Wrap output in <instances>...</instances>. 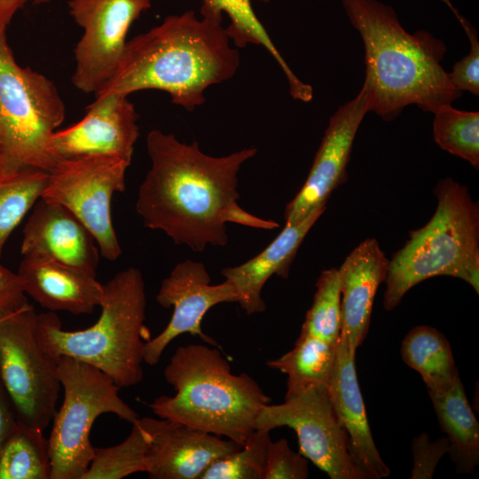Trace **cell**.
<instances>
[{"label": "cell", "mask_w": 479, "mask_h": 479, "mask_svg": "<svg viewBox=\"0 0 479 479\" xmlns=\"http://www.w3.org/2000/svg\"><path fill=\"white\" fill-rule=\"evenodd\" d=\"M146 149L151 167L136 202L145 227L160 230L194 252H203L208 245L226 246L227 223L264 230L279 227L238 204V173L256 154V147L215 157L204 153L197 141L183 143L173 134L153 130Z\"/></svg>", "instance_id": "cell-1"}, {"label": "cell", "mask_w": 479, "mask_h": 479, "mask_svg": "<svg viewBox=\"0 0 479 479\" xmlns=\"http://www.w3.org/2000/svg\"><path fill=\"white\" fill-rule=\"evenodd\" d=\"M240 63L223 18L189 10L129 40L114 75L95 96L158 90L192 112L204 104L208 87L233 77Z\"/></svg>", "instance_id": "cell-2"}, {"label": "cell", "mask_w": 479, "mask_h": 479, "mask_svg": "<svg viewBox=\"0 0 479 479\" xmlns=\"http://www.w3.org/2000/svg\"><path fill=\"white\" fill-rule=\"evenodd\" d=\"M365 46L370 112L383 120L397 118L409 105L435 113L462 95L441 61L444 43L427 31L408 33L389 5L378 0H341Z\"/></svg>", "instance_id": "cell-3"}, {"label": "cell", "mask_w": 479, "mask_h": 479, "mask_svg": "<svg viewBox=\"0 0 479 479\" xmlns=\"http://www.w3.org/2000/svg\"><path fill=\"white\" fill-rule=\"evenodd\" d=\"M164 377L176 394L147 404L156 416L240 445L255 429L261 410L271 401L250 375L232 373L221 352L203 344L178 347Z\"/></svg>", "instance_id": "cell-4"}, {"label": "cell", "mask_w": 479, "mask_h": 479, "mask_svg": "<svg viewBox=\"0 0 479 479\" xmlns=\"http://www.w3.org/2000/svg\"><path fill=\"white\" fill-rule=\"evenodd\" d=\"M99 307L98 321L77 331L62 329L53 311L38 314V342L56 360L67 356L91 365L120 388L137 385L143 379L144 348L150 339L140 270L129 267L103 284Z\"/></svg>", "instance_id": "cell-5"}, {"label": "cell", "mask_w": 479, "mask_h": 479, "mask_svg": "<svg viewBox=\"0 0 479 479\" xmlns=\"http://www.w3.org/2000/svg\"><path fill=\"white\" fill-rule=\"evenodd\" d=\"M431 219L410 232L389 260L383 308L392 310L420 282L436 276L458 278L479 292V206L467 188L448 177L434 190Z\"/></svg>", "instance_id": "cell-6"}, {"label": "cell", "mask_w": 479, "mask_h": 479, "mask_svg": "<svg viewBox=\"0 0 479 479\" xmlns=\"http://www.w3.org/2000/svg\"><path fill=\"white\" fill-rule=\"evenodd\" d=\"M55 84L20 66L0 33V175L24 169L50 171L58 161L50 139L65 119Z\"/></svg>", "instance_id": "cell-7"}, {"label": "cell", "mask_w": 479, "mask_h": 479, "mask_svg": "<svg viewBox=\"0 0 479 479\" xmlns=\"http://www.w3.org/2000/svg\"><path fill=\"white\" fill-rule=\"evenodd\" d=\"M57 361L64 399L48 438L51 479H82L94 454L90 435L98 417L114 413L132 424L138 416L119 396L120 387L98 368L67 356Z\"/></svg>", "instance_id": "cell-8"}, {"label": "cell", "mask_w": 479, "mask_h": 479, "mask_svg": "<svg viewBox=\"0 0 479 479\" xmlns=\"http://www.w3.org/2000/svg\"><path fill=\"white\" fill-rule=\"evenodd\" d=\"M37 313L29 303L0 312V379L18 420L44 430L57 411L58 361L40 345Z\"/></svg>", "instance_id": "cell-9"}, {"label": "cell", "mask_w": 479, "mask_h": 479, "mask_svg": "<svg viewBox=\"0 0 479 479\" xmlns=\"http://www.w3.org/2000/svg\"><path fill=\"white\" fill-rule=\"evenodd\" d=\"M130 164L111 156L59 160L41 198L69 209L92 233L101 255L116 261L122 248L112 220V198L126 188Z\"/></svg>", "instance_id": "cell-10"}, {"label": "cell", "mask_w": 479, "mask_h": 479, "mask_svg": "<svg viewBox=\"0 0 479 479\" xmlns=\"http://www.w3.org/2000/svg\"><path fill=\"white\" fill-rule=\"evenodd\" d=\"M288 427L298 437L300 453L331 479H366L354 463L344 428L326 387H314L267 404L259 412L255 428Z\"/></svg>", "instance_id": "cell-11"}, {"label": "cell", "mask_w": 479, "mask_h": 479, "mask_svg": "<svg viewBox=\"0 0 479 479\" xmlns=\"http://www.w3.org/2000/svg\"><path fill=\"white\" fill-rule=\"evenodd\" d=\"M151 7V0H70L69 13L82 28L75 48L72 82L97 95L121 62L133 22Z\"/></svg>", "instance_id": "cell-12"}, {"label": "cell", "mask_w": 479, "mask_h": 479, "mask_svg": "<svg viewBox=\"0 0 479 479\" xmlns=\"http://www.w3.org/2000/svg\"><path fill=\"white\" fill-rule=\"evenodd\" d=\"M156 301L161 307H173V313L166 327L145 344L144 362L149 365H156L167 346L183 334L199 336L216 346V342L202 331L201 321L212 307L223 302H237L238 295L226 279L212 285L202 263L185 260L178 263L162 280Z\"/></svg>", "instance_id": "cell-13"}, {"label": "cell", "mask_w": 479, "mask_h": 479, "mask_svg": "<svg viewBox=\"0 0 479 479\" xmlns=\"http://www.w3.org/2000/svg\"><path fill=\"white\" fill-rule=\"evenodd\" d=\"M370 90L364 82L356 98L339 106L331 116L308 177L286 207V225L302 221L326 204L331 193L347 180L353 142L364 116L370 112Z\"/></svg>", "instance_id": "cell-14"}, {"label": "cell", "mask_w": 479, "mask_h": 479, "mask_svg": "<svg viewBox=\"0 0 479 479\" xmlns=\"http://www.w3.org/2000/svg\"><path fill=\"white\" fill-rule=\"evenodd\" d=\"M137 118L128 96L98 95L82 119L52 134L50 151L57 161L111 156L130 164L139 136Z\"/></svg>", "instance_id": "cell-15"}, {"label": "cell", "mask_w": 479, "mask_h": 479, "mask_svg": "<svg viewBox=\"0 0 479 479\" xmlns=\"http://www.w3.org/2000/svg\"><path fill=\"white\" fill-rule=\"evenodd\" d=\"M139 420L149 437L145 472L152 479H200L213 462L241 447L169 420L144 417Z\"/></svg>", "instance_id": "cell-16"}, {"label": "cell", "mask_w": 479, "mask_h": 479, "mask_svg": "<svg viewBox=\"0 0 479 479\" xmlns=\"http://www.w3.org/2000/svg\"><path fill=\"white\" fill-rule=\"evenodd\" d=\"M37 255L96 276L98 247L90 230L66 207L40 198L33 207L20 247Z\"/></svg>", "instance_id": "cell-17"}, {"label": "cell", "mask_w": 479, "mask_h": 479, "mask_svg": "<svg viewBox=\"0 0 479 479\" xmlns=\"http://www.w3.org/2000/svg\"><path fill=\"white\" fill-rule=\"evenodd\" d=\"M356 353L340 334L334 370L327 385L329 398L345 430L349 451L357 467L367 478L380 479L390 474L374 444L358 385Z\"/></svg>", "instance_id": "cell-18"}, {"label": "cell", "mask_w": 479, "mask_h": 479, "mask_svg": "<svg viewBox=\"0 0 479 479\" xmlns=\"http://www.w3.org/2000/svg\"><path fill=\"white\" fill-rule=\"evenodd\" d=\"M389 260L376 239L358 244L338 269L341 290V335L352 353L364 342L374 297L385 281Z\"/></svg>", "instance_id": "cell-19"}, {"label": "cell", "mask_w": 479, "mask_h": 479, "mask_svg": "<svg viewBox=\"0 0 479 479\" xmlns=\"http://www.w3.org/2000/svg\"><path fill=\"white\" fill-rule=\"evenodd\" d=\"M20 276L25 294L50 311L90 314L99 306L103 284L96 276L37 255H23Z\"/></svg>", "instance_id": "cell-20"}, {"label": "cell", "mask_w": 479, "mask_h": 479, "mask_svg": "<svg viewBox=\"0 0 479 479\" xmlns=\"http://www.w3.org/2000/svg\"><path fill=\"white\" fill-rule=\"evenodd\" d=\"M326 208L321 205L302 221L285 225L281 232L258 255L234 267H225L221 274L234 287L238 303L247 314H258L266 310L262 290L272 275L287 279L296 253L314 224Z\"/></svg>", "instance_id": "cell-21"}, {"label": "cell", "mask_w": 479, "mask_h": 479, "mask_svg": "<svg viewBox=\"0 0 479 479\" xmlns=\"http://www.w3.org/2000/svg\"><path fill=\"white\" fill-rule=\"evenodd\" d=\"M254 1L270 2V0H201L200 14L223 18V14L226 13L230 24L225 29L234 46L236 48H244L247 44L263 46L286 75L291 97L302 102L310 101L313 97L312 87L302 82L287 64L256 16L252 5Z\"/></svg>", "instance_id": "cell-22"}, {"label": "cell", "mask_w": 479, "mask_h": 479, "mask_svg": "<svg viewBox=\"0 0 479 479\" xmlns=\"http://www.w3.org/2000/svg\"><path fill=\"white\" fill-rule=\"evenodd\" d=\"M449 454L459 473H471L479 463V424L459 377L445 392L429 395Z\"/></svg>", "instance_id": "cell-23"}, {"label": "cell", "mask_w": 479, "mask_h": 479, "mask_svg": "<svg viewBox=\"0 0 479 479\" xmlns=\"http://www.w3.org/2000/svg\"><path fill=\"white\" fill-rule=\"evenodd\" d=\"M401 354L420 374L429 395L447 391L459 377L448 340L431 326L412 328L402 342Z\"/></svg>", "instance_id": "cell-24"}, {"label": "cell", "mask_w": 479, "mask_h": 479, "mask_svg": "<svg viewBox=\"0 0 479 479\" xmlns=\"http://www.w3.org/2000/svg\"><path fill=\"white\" fill-rule=\"evenodd\" d=\"M338 342L330 343L301 332L290 351L266 362L269 367L287 374L285 397L314 387L327 388L335 363Z\"/></svg>", "instance_id": "cell-25"}, {"label": "cell", "mask_w": 479, "mask_h": 479, "mask_svg": "<svg viewBox=\"0 0 479 479\" xmlns=\"http://www.w3.org/2000/svg\"><path fill=\"white\" fill-rule=\"evenodd\" d=\"M51 471L43 430L19 420L0 450V479H51Z\"/></svg>", "instance_id": "cell-26"}, {"label": "cell", "mask_w": 479, "mask_h": 479, "mask_svg": "<svg viewBox=\"0 0 479 479\" xmlns=\"http://www.w3.org/2000/svg\"><path fill=\"white\" fill-rule=\"evenodd\" d=\"M48 171L24 169L0 175V259L13 230L41 198Z\"/></svg>", "instance_id": "cell-27"}, {"label": "cell", "mask_w": 479, "mask_h": 479, "mask_svg": "<svg viewBox=\"0 0 479 479\" xmlns=\"http://www.w3.org/2000/svg\"><path fill=\"white\" fill-rule=\"evenodd\" d=\"M148 438L138 418L122 443L109 447H94L93 458L82 479H121L145 472Z\"/></svg>", "instance_id": "cell-28"}, {"label": "cell", "mask_w": 479, "mask_h": 479, "mask_svg": "<svg viewBox=\"0 0 479 479\" xmlns=\"http://www.w3.org/2000/svg\"><path fill=\"white\" fill-rule=\"evenodd\" d=\"M433 136L443 150L479 168V113L458 110L452 104L433 113Z\"/></svg>", "instance_id": "cell-29"}, {"label": "cell", "mask_w": 479, "mask_h": 479, "mask_svg": "<svg viewBox=\"0 0 479 479\" xmlns=\"http://www.w3.org/2000/svg\"><path fill=\"white\" fill-rule=\"evenodd\" d=\"M313 302L306 313L301 332L330 343L341 334V290L338 269L322 271L315 284Z\"/></svg>", "instance_id": "cell-30"}, {"label": "cell", "mask_w": 479, "mask_h": 479, "mask_svg": "<svg viewBox=\"0 0 479 479\" xmlns=\"http://www.w3.org/2000/svg\"><path fill=\"white\" fill-rule=\"evenodd\" d=\"M270 432L255 428L240 449L213 462L200 479H263Z\"/></svg>", "instance_id": "cell-31"}, {"label": "cell", "mask_w": 479, "mask_h": 479, "mask_svg": "<svg viewBox=\"0 0 479 479\" xmlns=\"http://www.w3.org/2000/svg\"><path fill=\"white\" fill-rule=\"evenodd\" d=\"M308 475L307 459L294 452L287 439L271 442L263 479H306Z\"/></svg>", "instance_id": "cell-32"}, {"label": "cell", "mask_w": 479, "mask_h": 479, "mask_svg": "<svg viewBox=\"0 0 479 479\" xmlns=\"http://www.w3.org/2000/svg\"><path fill=\"white\" fill-rule=\"evenodd\" d=\"M413 465L412 479H430L442 457L449 452V441L441 437L432 442L427 433L413 438L412 443Z\"/></svg>", "instance_id": "cell-33"}, {"label": "cell", "mask_w": 479, "mask_h": 479, "mask_svg": "<svg viewBox=\"0 0 479 479\" xmlns=\"http://www.w3.org/2000/svg\"><path fill=\"white\" fill-rule=\"evenodd\" d=\"M470 51L467 55L456 62L452 72L447 73L452 85L459 91H469L479 95V41L476 30L467 33Z\"/></svg>", "instance_id": "cell-34"}, {"label": "cell", "mask_w": 479, "mask_h": 479, "mask_svg": "<svg viewBox=\"0 0 479 479\" xmlns=\"http://www.w3.org/2000/svg\"><path fill=\"white\" fill-rule=\"evenodd\" d=\"M27 302L21 279L0 264V312L18 310Z\"/></svg>", "instance_id": "cell-35"}, {"label": "cell", "mask_w": 479, "mask_h": 479, "mask_svg": "<svg viewBox=\"0 0 479 479\" xmlns=\"http://www.w3.org/2000/svg\"><path fill=\"white\" fill-rule=\"evenodd\" d=\"M13 404L0 379V450L18 424Z\"/></svg>", "instance_id": "cell-36"}, {"label": "cell", "mask_w": 479, "mask_h": 479, "mask_svg": "<svg viewBox=\"0 0 479 479\" xmlns=\"http://www.w3.org/2000/svg\"><path fill=\"white\" fill-rule=\"evenodd\" d=\"M51 0H0V33H6L15 14L28 4H42Z\"/></svg>", "instance_id": "cell-37"}]
</instances>
